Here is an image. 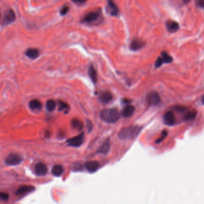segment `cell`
Returning a JSON list of instances; mask_svg holds the SVG:
<instances>
[{
  "label": "cell",
  "mask_w": 204,
  "mask_h": 204,
  "mask_svg": "<svg viewBox=\"0 0 204 204\" xmlns=\"http://www.w3.org/2000/svg\"><path fill=\"white\" fill-rule=\"evenodd\" d=\"M104 21L101 9L91 11L85 14L80 19V22L87 25H98Z\"/></svg>",
  "instance_id": "1"
},
{
  "label": "cell",
  "mask_w": 204,
  "mask_h": 204,
  "mask_svg": "<svg viewBox=\"0 0 204 204\" xmlns=\"http://www.w3.org/2000/svg\"><path fill=\"white\" fill-rule=\"evenodd\" d=\"M141 131V127L138 126H130L123 128L119 132V137L122 140H130L135 138Z\"/></svg>",
  "instance_id": "2"
},
{
  "label": "cell",
  "mask_w": 204,
  "mask_h": 204,
  "mask_svg": "<svg viewBox=\"0 0 204 204\" xmlns=\"http://www.w3.org/2000/svg\"><path fill=\"white\" fill-rule=\"evenodd\" d=\"M99 116L103 121L109 123H115L120 119V113L115 108L104 109L100 112Z\"/></svg>",
  "instance_id": "3"
},
{
  "label": "cell",
  "mask_w": 204,
  "mask_h": 204,
  "mask_svg": "<svg viewBox=\"0 0 204 204\" xmlns=\"http://www.w3.org/2000/svg\"><path fill=\"white\" fill-rule=\"evenodd\" d=\"M16 14L13 9H9L4 12V16L2 20L1 25L3 26H7L16 21Z\"/></svg>",
  "instance_id": "4"
},
{
  "label": "cell",
  "mask_w": 204,
  "mask_h": 204,
  "mask_svg": "<svg viewBox=\"0 0 204 204\" xmlns=\"http://www.w3.org/2000/svg\"><path fill=\"white\" fill-rule=\"evenodd\" d=\"M22 160L23 159L20 155L16 153H12V154H10L6 158L5 163L7 165L15 166V165H18L20 164L22 162Z\"/></svg>",
  "instance_id": "5"
},
{
  "label": "cell",
  "mask_w": 204,
  "mask_h": 204,
  "mask_svg": "<svg viewBox=\"0 0 204 204\" xmlns=\"http://www.w3.org/2000/svg\"><path fill=\"white\" fill-rule=\"evenodd\" d=\"M85 140V136H84V133L82 132L79 135L74 137V138H70L67 140L66 143H68L70 146L72 147H78L82 146L83 144V141Z\"/></svg>",
  "instance_id": "6"
},
{
  "label": "cell",
  "mask_w": 204,
  "mask_h": 204,
  "mask_svg": "<svg viewBox=\"0 0 204 204\" xmlns=\"http://www.w3.org/2000/svg\"><path fill=\"white\" fill-rule=\"evenodd\" d=\"M107 12L111 16H117L119 13V9L114 0H107Z\"/></svg>",
  "instance_id": "7"
},
{
  "label": "cell",
  "mask_w": 204,
  "mask_h": 204,
  "mask_svg": "<svg viewBox=\"0 0 204 204\" xmlns=\"http://www.w3.org/2000/svg\"><path fill=\"white\" fill-rule=\"evenodd\" d=\"M147 102L151 105H156L160 102L161 98L158 93L155 91L150 92L146 96Z\"/></svg>",
  "instance_id": "8"
},
{
  "label": "cell",
  "mask_w": 204,
  "mask_h": 204,
  "mask_svg": "<svg viewBox=\"0 0 204 204\" xmlns=\"http://www.w3.org/2000/svg\"><path fill=\"white\" fill-rule=\"evenodd\" d=\"M146 44V43L140 38H134L132 40L129 48L133 51H137L142 49Z\"/></svg>",
  "instance_id": "9"
},
{
  "label": "cell",
  "mask_w": 204,
  "mask_h": 204,
  "mask_svg": "<svg viewBox=\"0 0 204 204\" xmlns=\"http://www.w3.org/2000/svg\"><path fill=\"white\" fill-rule=\"evenodd\" d=\"M25 54L31 59H35L40 56V52L37 48H28L25 52Z\"/></svg>",
  "instance_id": "10"
},
{
  "label": "cell",
  "mask_w": 204,
  "mask_h": 204,
  "mask_svg": "<svg viewBox=\"0 0 204 204\" xmlns=\"http://www.w3.org/2000/svg\"><path fill=\"white\" fill-rule=\"evenodd\" d=\"M165 124L168 126H172L175 123V117L174 114L171 111L166 112L163 116Z\"/></svg>",
  "instance_id": "11"
},
{
  "label": "cell",
  "mask_w": 204,
  "mask_h": 204,
  "mask_svg": "<svg viewBox=\"0 0 204 204\" xmlns=\"http://www.w3.org/2000/svg\"><path fill=\"white\" fill-rule=\"evenodd\" d=\"M35 172L38 176H43L47 174V168L43 163H38L35 166Z\"/></svg>",
  "instance_id": "12"
},
{
  "label": "cell",
  "mask_w": 204,
  "mask_h": 204,
  "mask_svg": "<svg viewBox=\"0 0 204 204\" xmlns=\"http://www.w3.org/2000/svg\"><path fill=\"white\" fill-rule=\"evenodd\" d=\"M35 188L32 186H22L20 187L17 191H16V195H23L30 192H32L34 190Z\"/></svg>",
  "instance_id": "13"
},
{
  "label": "cell",
  "mask_w": 204,
  "mask_h": 204,
  "mask_svg": "<svg viewBox=\"0 0 204 204\" xmlns=\"http://www.w3.org/2000/svg\"><path fill=\"white\" fill-rule=\"evenodd\" d=\"M166 28L169 32H175L179 29L180 27L179 24L177 22L169 20L166 22Z\"/></svg>",
  "instance_id": "14"
},
{
  "label": "cell",
  "mask_w": 204,
  "mask_h": 204,
  "mask_svg": "<svg viewBox=\"0 0 204 204\" xmlns=\"http://www.w3.org/2000/svg\"><path fill=\"white\" fill-rule=\"evenodd\" d=\"M85 167L89 172H94L99 168V163L97 161L88 162L85 164Z\"/></svg>",
  "instance_id": "15"
},
{
  "label": "cell",
  "mask_w": 204,
  "mask_h": 204,
  "mask_svg": "<svg viewBox=\"0 0 204 204\" xmlns=\"http://www.w3.org/2000/svg\"><path fill=\"white\" fill-rule=\"evenodd\" d=\"M110 142L108 139H107L104 144L99 148L97 151V153L102 154V155H106L110 150Z\"/></svg>",
  "instance_id": "16"
},
{
  "label": "cell",
  "mask_w": 204,
  "mask_h": 204,
  "mask_svg": "<svg viewBox=\"0 0 204 204\" xmlns=\"http://www.w3.org/2000/svg\"><path fill=\"white\" fill-rule=\"evenodd\" d=\"M88 74H89V77L91 78L92 82L94 83H96V82L98 81L97 72L95 68V67L92 65H91L89 68Z\"/></svg>",
  "instance_id": "17"
},
{
  "label": "cell",
  "mask_w": 204,
  "mask_h": 204,
  "mask_svg": "<svg viewBox=\"0 0 204 204\" xmlns=\"http://www.w3.org/2000/svg\"><path fill=\"white\" fill-rule=\"evenodd\" d=\"M135 112V107L132 105H127L122 111V115L124 117H130Z\"/></svg>",
  "instance_id": "18"
},
{
  "label": "cell",
  "mask_w": 204,
  "mask_h": 204,
  "mask_svg": "<svg viewBox=\"0 0 204 204\" xmlns=\"http://www.w3.org/2000/svg\"><path fill=\"white\" fill-rule=\"evenodd\" d=\"M99 99H100V101L102 103L107 104L112 100L113 96L110 92H104L102 93V94L100 95Z\"/></svg>",
  "instance_id": "19"
},
{
  "label": "cell",
  "mask_w": 204,
  "mask_h": 204,
  "mask_svg": "<svg viewBox=\"0 0 204 204\" xmlns=\"http://www.w3.org/2000/svg\"><path fill=\"white\" fill-rule=\"evenodd\" d=\"M29 107L32 110H40L42 108V104L38 99H32L29 102Z\"/></svg>",
  "instance_id": "20"
},
{
  "label": "cell",
  "mask_w": 204,
  "mask_h": 204,
  "mask_svg": "<svg viewBox=\"0 0 204 204\" xmlns=\"http://www.w3.org/2000/svg\"><path fill=\"white\" fill-rule=\"evenodd\" d=\"M63 172V168L60 165H54L52 169V173L54 176L60 177Z\"/></svg>",
  "instance_id": "21"
},
{
  "label": "cell",
  "mask_w": 204,
  "mask_h": 204,
  "mask_svg": "<svg viewBox=\"0 0 204 204\" xmlns=\"http://www.w3.org/2000/svg\"><path fill=\"white\" fill-rule=\"evenodd\" d=\"M58 105H59V110L60 111H63L64 113H67L70 110V107L67 103L59 100L58 101Z\"/></svg>",
  "instance_id": "22"
},
{
  "label": "cell",
  "mask_w": 204,
  "mask_h": 204,
  "mask_svg": "<svg viewBox=\"0 0 204 204\" xmlns=\"http://www.w3.org/2000/svg\"><path fill=\"white\" fill-rule=\"evenodd\" d=\"M71 125L74 129L77 130H80L83 128V122L77 119H74L71 121Z\"/></svg>",
  "instance_id": "23"
},
{
  "label": "cell",
  "mask_w": 204,
  "mask_h": 204,
  "mask_svg": "<svg viewBox=\"0 0 204 204\" xmlns=\"http://www.w3.org/2000/svg\"><path fill=\"white\" fill-rule=\"evenodd\" d=\"M161 57H162L164 63H171L173 61V58L171 56L168 54L166 52H162L161 53Z\"/></svg>",
  "instance_id": "24"
},
{
  "label": "cell",
  "mask_w": 204,
  "mask_h": 204,
  "mask_svg": "<svg viewBox=\"0 0 204 204\" xmlns=\"http://www.w3.org/2000/svg\"><path fill=\"white\" fill-rule=\"evenodd\" d=\"M56 105V102L52 99L48 100L46 104V108L49 111H53L55 109Z\"/></svg>",
  "instance_id": "25"
},
{
  "label": "cell",
  "mask_w": 204,
  "mask_h": 204,
  "mask_svg": "<svg viewBox=\"0 0 204 204\" xmlns=\"http://www.w3.org/2000/svg\"><path fill=\"white\" fill-rule=\"evenodd\" d=\"M196 116V111H189L186 113L185 116H184V119L186 121H189L194 119Z\"/></svg>",
  "instance_id": "26"
},
{
  "label": "cell",
  "mask_w": 204,
  "mask_h": 204,
  "mask_svg": "<svg viewBox=\"0 0 204 204\" xmlns=\"http://www.w3.org/2000/svg\"><path fill=\"white\" fill-rule=\"evenodd\" d=\"M70 7L68 5H64L62 7V8L60 10V15L61 16H65L67 14V13L69 12Z\"/></svg>",
  "instance_id": "27"
},
{
  "label": "cell",
  "mask_w": 204,
  "mask_h": 204,
  "mask_svg": "<svg viewBox=\"0 0 204 204\" xmlns=\"http://www.w3.org/2000/svg\"><path fill=\"white\" fill-rule=\"evenodd\" d=\"M71 1L77 6H82L88 1V0H71Z\"/></svg>",
  "instance_id": "28"
},
{
  "label": "cell",
  "mask_w": 204,
  "mask_h": 204,
  "mask_svg": "<svg viewBox=\"0 0 204 204\" xmlns=\"http://www.w3.org/2000/svg\"><path fill=\"white\" fill-rule=\"evenodd\" d=\"M163 63H164V62H163V60L162 57H159L157 59V60H156V61L155 62V67L156 68H159L161 66H162V65Z\"/></svg>",
  "instance_id": "29"
},
{
  "label": "cell",
  "mask_w": 204,
  "mask_h": 204,
  "mask_svg": "<svg viewBox=\"0 0 204 204\" xmlns=\"http://www.w3.org/2000/svg\"><path fill=\"white\" fill-rule=\"evenodd\" d=\"M167 131L166 130H163L162 133V135H161V137L159 139H158L157 141H156V143H161L162 141H163L165 137H166V135H167Z\"/></svg>",
  "instance_id": "30"
},
{
  "label": "cell",
  "mask_w": 204,
  "mask_h": 204,
  "mask_svg": "<svg viewBox=\"0 0 204 204\" xmlns=\"http://www.w3.org/2000/svg\"><path fill=\"white\" fill-rule=\"evenodd\" d=\"M196 5L199 8H204V0H196Z\"/></svg>",
  "instance_id": "31"
},
{
  "label": "cell",
  "mask_w": 204,
  "mask_h": 204,
  "mask_svg": "<svg viewBox=\"0 0 204 204\" xmlns=\"http://www.w3.org/2000/svg\"><path fill=\"white\" fill-rule=\"evenodd\" d=\"M0 196H1V198L3 200H7L9 197V194L5 192H1V193H0Z\"/></svg>",
  "instance_id": "32"
},
{
  "label": "cell",
  "mask_w": 204,
  "mask_h": 204,
  "mask_svg": "<svg viewBox=\"0 0 204 204\" xmlns=\"http://www.w3.org/2000/svg\"><path fill=\"white\" fill-rule=\"evenodd\" d=\"M86 126L88 127V129L89 130V132H91L92 131V128H93V125H92V123L91 121H90L89 120H86Z\"/></svg>",
  "instance_id": "33"
},
{
  "label": "cell",
  "mask_w": 204,
  "mask_h": 204,
  "mask_svg": "<svg viewBox=\"0 0 204 204\" xmlns=\"http://www.w3.org/2000/svg\"><path fill=\"white\" fill-rule=\"evenodd\" d=\"M190 1V0H183L184 3H186V4L188 3H189Z\"/></svg>",
  "instance_id": "34"
},
{
  "label": "cell",
  "mask_w": 204,
  "mask_h": 204,
  "mask_svg": "<svg viewBox=\"0 0 204 204\" xmlns=\"http://www.w3.org/2000/svg\"><path fill=\"white\" fill-rule=\"evenodd\" d=\"M202 103L204 104V95L202 97Z\"/></svg>",
  "instance_id": "35"
}]
</instances>
